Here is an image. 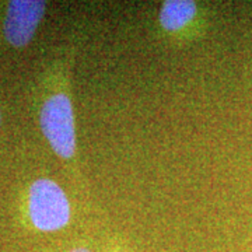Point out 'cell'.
<instances>
[{
    "label": "cell",
    "mask_w": 252,
    "mask_h": 252,
    "mask_svg": "<svg viewBox=\"0 0 252 252\" xmlns=\"http://www.w3.org/2000/svg\"><path fill=\"white\" fill-rule=\"evenodd\" d=\"M26 210L30 224L41 233H56L72 221V203L64 189L51 178H38L28 187Z\"/></svg>",
    "instance_id": "3957f363"
},
{
    "label": "cell",
    "mask_w": 252,
    "mask_h": 252,
    "mask_svg": "<svg viewBox=\"0 0 252 252\" xmlns=\"http://www.w3.org/2000/svg\"><path fill=\"white\" fill-rule=\"evenodd\" d=\"M66 252H95L93 248H90V247H84V245H79V247H73V248H70L69 251Z\"/></svg>",
    "instance_id": "8992f818"
},
{
    "label": "cell",
    "mask_w": 252,
    "mask_h": 252,
    "mask_svg": "<svg viewBox=\"0 0 252 252\" xmlns=\"http://www.w3.org/2000/svg\"><path fill=\"white\" fill-rule=\"evenodd\" d=\"M0 125H1V112H0Z\"/></svg>",
    "instance_id": "52a82bcc"
},
{
    "label": "cell",
    "mask_w": 252,
    "mask_h": 252,
    "mask_svg": "<svg viewBox=\"0 0 252 252\" xmlns=\"http://www.w3.org/2000/svg\"><path fill=\"white\" fill-rule=\"evenodd\" d=\"M41 132L61 160L67 164L76 161L77 130L69 83L46 95L38 114Z\"/></svg>",
    "instance_id": "6da1fadb"
},
{
    "label": "cell",
    "mask_w": 252,
    "mask_h": 252,
    "mask_svg": "<svg viewBox=\"0 0 252 252\" xmlns=\"http://www.w3.org/2000/svg\"><path fill=\"white\" fill-rule=\"evenodd\" d=\"M209 26V7L195 0L162 1L154 21L158 39L170 46H184L202 39Z\"/></svg>",
    "instance_id": "7a4b0ae2"
},
{
    "label": "cell",
    "mask_w": 252,
    "mask_h": 252,
    "mask_svg": "<svg viewBox=\"0 0 252 252\" xmlns=\"http://www.w3.org/2000/svg\"><path fill=\"white\" fill-rule=\"evenodd\" d=\"M105 252H129L126 250L125 247H122L121 244L117 243H109L107 247H105Z\"/></svg>",
    "instance_id": "5b68a950"
},
{
    "label": "cell",
    "mask_w": 252,
    "mask_h": 252,
    "mask_svg": "<svg viewBox=\"0 0 252 252\" xmlns=\"http://www.w3.org/2000/svg\"><path fill=\"white\" fill-rule=\"evenodd\" d=\"M48 3L44 0H11L7 1L0 32L4 42L14 49H23L34 39L39 24L45 17Z\"/></svg>",
    "instance_id": "277c9868"
}]
</instances>
